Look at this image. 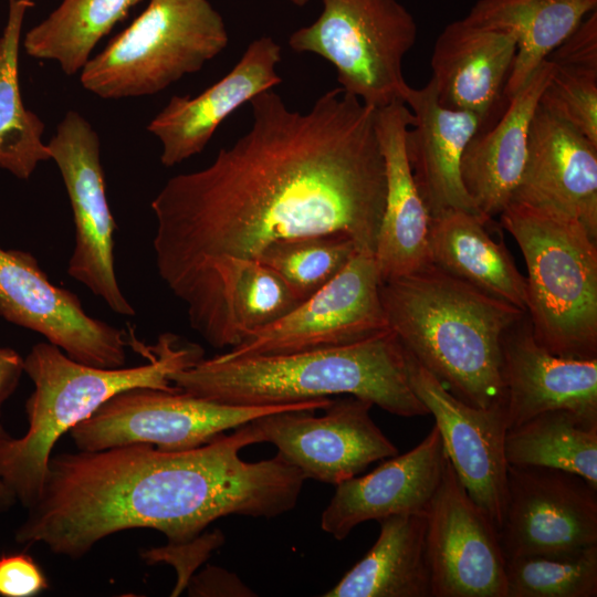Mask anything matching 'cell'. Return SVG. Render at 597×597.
I'll list each match as a JSON object with an SVG mask.
<instances>
[{
	"label": "cell",
	"mask_w": 597,
	"mask_h": 597,
	"mask_svg": "<svg viewBox=\"0 0 597 597\" xmlns=\"http://www.w3.org/2000/svg\"><path fill=\"white\" fill-rule=\"evenodd\" d=\"M447 453L440 432L404 454L388 458L371 472L338 483L321 516V527L345 540L359 524L401 514H425L441 481Z\"/></svg>",
	"instance_id": "obj_21"
},
{
	"label": "cell",
	"mask_w": 597,
	"mask_h": 597,
	"mask_svg": "<svg viewBox=\"0 0 597 597\" xmlns=\"http://www.w3.org/2000/svg\"><path fill=\"white\" fill-rule=\"evenodd\" d=\"M289 1L297 7H304L305 4L310 2V0H289Z\"/></svg>",
	"instance_id": "obj_40"
},
{
	"label": "cell",
	"mask_w": 597,
	"mask_h": 597,
	"mask_svg": "<svg viewBox=\"0 0 597 597\" xmlns=\"http://www.w3.org/2000/svg\"><path fill=\"white\" fill-rule=\"evenodd\" d=\"M553 66L538 105L597 145V67Z\"/></svg>",
	"instance_id": "obj_34"
},
{
	"label": "cell",
	"mask_w": 597,
	"mask_h": 597,
	"mask_svg": "<svg viewBox=\"0 0 597 597\" xmlns=\"http://www.w3.org/2000/svg\"><path fill=\"white\" fill-rule=\"evenodd\" d=\"M17 501L12 490L0 478V513L10 510Z\"/></svg>",
	"instance_id": "obj_39"
},
{
	"label": "cell",
	"mask_w": 597,
	"mask_h": 597,
	"mask_svg": "<svg viewBox=\"0 0 597 597\" xmlns=\"http://www.w3.org/2000/svg\"><path fill=\"white\" fill-rule=\"evenodd\" d=\"M332 398L287 405L243 407L214 402L187 392L153 388L122 391L69 432L82 451L148 443L166 450L205 444L261 416L292 409H324Z\"/></svg>",
	"instance_id": "obj_9"
},
{
	"label": "cell",
	"mask_w": 597,
	"mask_h": 597,
	"mask_svg": "<svg viewBox=\"0 0 597 597\" xmlns=\"http://www.w3.org/2000/svg\"><path fill=\"white\" fill-rule=\"evenodd\" d=\"M412 122V113L405 103L376 109V130L386 176L385 207L375 250L381 281L410 274L431 263L430 217L406 153V133Z\"/></svg>",
	"instance_id": "obj_24"
},
{
	"label": "cell",
	"mask_w": 597,
	"mask_h": 597,
	"mask_svg": "<svg viewBox=\"0 0 597 597\" xmlns=\"http://www.w3.org/2000/svg\"><path fill=\"white\" fill-rule=\"evenodd\" d=\"M223 542L220 532L202 533L197 538L166 546L145 549L140 553L142 558L148 564L166 562L177 569L178 579L171 596L179 595L188 586L193 570L203 563L210 553Z\"/></svg>",
	"instance_id": "obj_35"
},
{
	"label": "cell",
	"mask_w": 597,
	"mask_h": 597,
	"mask_svg": "<svg viewBox=\"0 0 597 597\" xmlns=\"http://www.w3.org/2000/svg\"><path fill=\"white\" fill-rule=\"evenodd\" d=\"M404 103L413 116L406 133V153L429 217L450 209L483 216L461 177L462 155L471 138L483 128L481 118L442 106L431 80L421 88L408 86Z\"/></svg>",
	"instance_id": "obj_22"
},
{
	"label": "cell",
	"mask_w": 597,
	"mask_h": 597,
	"mask_svg": "<svg viewBox=\"0 0 597 597\" xmlns=\"http://www.w3.org/2000/svg\"><path fill=\"white\" fill-rule=\"evenodd\" d=\"M282 48L271 36L253 40L218 82L196 96H172L147 130L161 144L160 161L176 166L200 154L219 125L254 96L277 86Z\"/></svg>",
	"instance_id": "obj_19"
},
{
	"label": "cell",
	"mask_w": 597,
	"mask_h": 597,
	"mask_svg": "<svg viewBox=\"0 0 597 597\" xmlns=\"http://www.w3.org/2000/svg\"><path fill=\"white\" fill-rule=\"evenodd\" d=\"M358 252L345 234H318L279 241L259 256L304 301L327 284Z\"/></svg>",
	"instance_id": "obj_33"
},
{
	"label": "cell",
	"mask_w": 597,
	"mask_h": 597,
	"mask_svg": "<svg viewBox=\"0 0 597 597\" xmlns=\"http://www.w3.org/2000/svg\"><path fill=\"white\" fill-rule=\"evenodd\" d=\"M511 202L576 220L597 241V145L538 105Z\"/></svg>",
	"instance_id": "obj_18"
},
{
	"label": "cell",
	"mask_w": 597,
	"mask_h": 597,
	"mask_svg": "<svg viewBox=\"0 0 597 597\" xmlns=\"http://www.w3.org/2000/svg\"><path fill=\"white\" fill-rule=\"evenodd\" d=\"M596 6L597 0H478L464 19L515 36L516 55L504 87L509 101Z\"/></svg>",
	"instance_id": "obj_28"
},
{
	"label": "cell",
	"mask_w": 597,
	"mask_h": 597,
	"mask_svg": "<svg viewBox=\"0 0 597 597\" xmlns=\"http://www.w3.org/2000/svg\"><path fill=\"white\" fill-rule=\"evenodd\" d=\"M189 596H253L235 574L223 568L208 566L188 583Z\"/></svg>",
	"instance_id": "obj_37"
},
{
	"label": "cell",
	"mask_w": 597,
	"mask_h": 597,
	"mask_svg": "<svg viewBox=\"0 0 597 597\" xmlns=\"http://www.w3.org/2000/svg\"><path fill=\"white\" fill-rule=\"evenodd\" d=\"M23 373L24 358L13 348L0 346V443L12 437L1 422L2 406L15 391Z\"/></svg>",
	"instance_id": "obj_38"
},
{
	"label": "cell",
	"mask_w": 597,
	"mask_h": 597,
	"mask_svg": "<svg viewBox=\"0 0 597 597\" xmlns=\"http://www.w3.org/2000/svg\"><path fill=\"white\" fill-rule=\"evenodd\" d=\"M322 6L313 23L290 35V48L328 61L339 87L368 106L404 103L409 85L402 60L418 33L410 12L398 0H322Z\"/></svg>",
	"instance_id": "obj_8"
},
{
	"label": "cell",
	"mask_w": 597,
	"mask_h": 597,
	"mask_svg": "<svg viewBox=\"0 0 597 597\" xmlns=\"http://www.w3.org/2000/svg\"><path fill=\"white\" fill-rule=\"evenodd\" d=\"M426 551L432 597H505L499 530L469 495L449 459L426 511Z\"/></svg>",
	"instance_id": "obj_15"
},
{
	"label": "cell",
	"mask_w": 597,
	"mask_h": 597,
	"mask_svg": "<svg viewBox=\"0 0 597 597\" xmlns=\"http://www.w3.org/2000/svg\"><path fill=\"white\" fill-rule=\"evenodd\" d=\"M249 104L248 132L151 201L156 268L178 298L216 261L256 260L279 241L345 234L375 255L386 197L376 108L342 87L307 112L273 88Z\"/></svg>",
	"instance_id": "obj_1"
},
{
	"label": "cell",
	"mask_w": 597,
	"mask_h": 597,
	"mask_svg": "<svg viewBox=\"0 0 597 597\" xmlns=\"http://www.w3.org/2000/svg\"><path fill=\"white\" fill-rule=\"evenodd\" d=\"M505 597L597 596V545L572 554L505 559Z\"/></svg>",
	"instance_id": "obj_32"
},
{
	"label": "cell",
	"mask_w": 597,
	"mask_h": 597,
	"mask_svg": "<svg viewBox=\"0 0 597 597\" xmlns=\"http://www.w3.org/2000/svg\"><path fill=\"white\" fill-rule=\"evenodd\" d=\"M229 43L209 0H149L146 9L80 72L105 100L154 95L196 73Z\"/></svg>",
	"instance_id": "obj_7"
},
{
	"label": "cell",
	"mask_w": 597,
	"mask_h": 597,
	"mask_svg": "<svg viewBox=\"0 0 597 597\" xmlns=\"http://www.w3.org/2000/svg\"><path fill=\"white\" fill-rule=\"evenodd\" d=\"M501 378L509 429L555 409L597 422V358L549 353L535 341L526 312L502 337Z\"/></svg>",
	"instance_id": "obj_20"
},
{
	"label": "cell",
	"mask_w": 597,
	"mask_h": 597,
	"mask_svg": "<svg viewBox=\"0 0 597 597\" xmlns=\"http://www.w3.org/2000/svg\"><path fill=\"white\" fill-rule=\"evenodd\" d=\"M388 327L453 396L486 408L505 401L501 342L525 311L432 263L381 281Z\"/></svg>",
	"instance_id": "obj_4"
},
{
	"label": "cell",
	"mask_w": 597,
	"mask_h": 597,
	"mask_svg": "<svg viewBox=\"0 0 597 597\" xmlns=\"http://www.w3.org/2000/svg\"><path fill=\"white\" fill-rule=\"evenodd\" d=\"M499 530L505 559L572 554L597 545V488L568 471L507 464Z\"/></svg>",
	"instance_id": "obj_13"
},
{
	"label": "cell",
	"mask_w": 597,
	"mask_h": 597,
	"mask_svg": "<svg viewBox=\"0 0 597 597\" xmlns=\"http://www.w3.org/2000/svg\"><path fill=\"white\" fill-rule=\"evenodd\" d=\"M179 300L190 326L217 348L239 345L302 302L269 266L232 256L211 264Z\"/></svg>",
	"instance_id": "obj_17"
},
{
	"label": "cell",
	"mask_w": 597,
	"mask_h": 597,
	"mask_svg": "<svg viewBox=\"0 0 597 597\" xmlns=\"http://www.w3.org/2000/svg\"><path fill=\"white\" fill-rule=\"evenodd\" d=\"M517 44L513 34L475 25L464 18L449 23L436 40L431 70L439 103L478 115L483 128L504 98Z\"/></svg>",
	"instance_id": "obj_23"
},
{
	"label": "cell",
	"mask_w": 597,
	"mask_h": 597,
	"mask_svg": "<svg viewBox=\"0 0 597 597\" xmlns=\"http://www.w3.org/2000/svg\"><path fill=\"white\" fill-rule=\"evenodd\" d=\"M147 356L143 365L102 368L73 360L49 342L32 346L24 357V373L34 386L25 401L28 429L0 443V478L24 507L40 496L53 448L64 433L122 391L179 390L169 376L197 364L203 349L164 333Z\"/></svg>",
	"instance_id": "obj_5"
},
{
	"label": "cell",
	"mask_w": 597,
	"mask_h": 597,
	"mask_svg": "<svg viewBox=\"0 0 597 597\" xmlns=\"http://www.w3.org/2000/svg\"><path fill=\"white\" fill-rule=\"evenodd\" d=\"M33 0H9L7 23L0 36V168L28 179L38 164L50 159L43 143L44 124L22 100L19 51L27 10Z\"/></svg>",
	"instance_id": "obj_29"
},
{
	"label": "cell",
	"mask_w": 597,
	"mask_h": 597,
	"mask_svg": "<svg viewBox=\"0 0 597 597\" xmlns=\"http://www.w3.org/2000/svg\"><path fill=\"white\" fill-rule=\"evenodd\" d=\"M410 386L436 420L458 479L500 530L506 506L505 401L486 408L453 396L405 349Z\"/></svg>",
	"instance_id": "obj_16"
},
{
	"label": "cell",
	"mask_w": 597,
	"mask_h": 597,
	"mask_svg": "<svg viewBox=\"0 0 597 597\" xmlns=\"http://www.w3.org/2000/svg\"><path fill=\"white\" fill-rule=\"evenodd\" d=\"M142 0H62L23 38L30 56L56 62L74 75L92 57L97 43Z\"/></svg>",
	"instance_id": "obj_31"
},
{
	"label": "cell",
	"mask_w": 597,
	"mask_h": 597,
	"mask_svg": "<svg viewBox=\"0 0 597 597\" xmlns=\"http://www.w3.org/2000/svg\"><path fill=\"white\" fill-rule=\"evenodd\" d=\"M553 64L545 60L507 101L500 119L479 130L461 159L464 188L478 210L493 219L510 205L525 164L527 136Z\"/></svg>",
	"instance_id": "obj_25"
},
{
	"label": "cell",
	"mask_w": 597,
	"mask_h": 597,
	"mask_svg": "<svg viewBox=\"0 0 597 597\" xmlns=\"http://www.w3.org/2000/svg\"><path fill=\"white\" fill-rule=\"evenodd\" d=\"M486 217L450 209L430 217L432 264L472 286L526 312V280L502 241L491 238Z\"/></svg>",
	"instance_id": "obj_26"
},
{
	"label": "cell",
	"mask_w": 597,
	"mask_h": 597,
	"mask_svg": "<svg viewBox=\"0 0 597 597\" xmlns=\"http://www.w3.org/2000/svg\"><path fill=\"white\" fill-rule=\"evenodd\" d=\"M48 588V578L31 555L23 552L0 555V596L34 597Z\"/></svg>",
	"instance_id": "obj_36"
},
{
	"label": "cell",
	"mask_w": 597,
	"mask_h": 597,
	"mask_svg": "<svg viewBox=\"0 0 597 597\" xmlns=\"http://www.w3.org/2000/svg\"><path fill=\"white\" fill-rule=\"evenodd\" d=\"M373 404L354 396L332 399L322 416L292 409L261 416L252 423L275 446L276 454L306 479L337 485L398 449L370 417Z\"/></svg>",
	"instance_id": "obj_12"
},
{
	"label": "cell",
	"mask_w": 597,
	"mask_h": 597,
	"mask_svg": "<svg viewBox=\"0 0 597 597\" xmlns=\"http://www.w3.org/2000/svg\"><path fill=\"white\" fill-rule=\"evenodd\" d=\"M375 255L356 252L342 271L224 357L287 354L358 342L388 329Z\"/></svg>",
	"instance_id": "obj_11"
},
{
	"label": "cell",
	"mask_w": 597,
	"mask_h": 597,
	"mask_svg": "<svg viewBox=\"0 0 597 597\" xmlns=\"http://www.w3.org/2000/svg\"><path fill=\"white\" fill-rule=\"evenodd\" d=\"M46 145L50 159L61 172L73 213L74 248L67 274L102 298L113 312L134 316L136 312L115 274L116 223L106 198L96 130L80 113L70 111Z\"/></svg>",
	"instance_id": "obj_10"
},
{
	"label": "cell",
	"mask_w": 597,
	"mask_h": 597,
	"mask_svg": "<svg viewBox=\"0 0 597 597\" xmlns=\"http://www.w3.org/2000/svg\"><path fill=\"white\" fill-rule=\"evenodd\" d=\"M507 464L559 469L597 488V422L565 409L544 411L506 432Z\"/></svg>",
	"instance_id": "obj_30"
},
{
	"label": "cell",
	"mask_w": 597,
	"mask_h": 597,
	"mask_svg": "<svg viewBox=\"0 0 597 597\" xmlns=\"http://www.w3.org/2000/svg\"><path fill=\"white\" fill-rule=\"evenodd\" d=\"M525 260L535 341L565 358H597V241L576 220L511 202L499 216Z\"/></svg>",
	"instance_id": "obj_6"
},
{
	"label": "cell",
	"mask_w": 597,
	"mask_h": 597,
	"mask_svg": "<svg viewBox=\"0 0 597 597\" xmlns=\"http://www.w3.org/2000/svg\"><path fill=\"white\" fill-rule=\"evenodd\" d=\"M0 316L41 334L78 363L102 368L126 363L125 332L90 316L76 294L50 282L30 252L0 248Z\"/></svg>",
	"instance_id": "obj_14"
},
{
	"label": "cell",
	"mask_w": 597,
	"mask_h": 597,
	"mask_svg": "<svg viewBox=\"0 0 597 597\" xmlns=\"http://www.w3.org/2000/svg\"><path fill=\"white\" fill-rule=\"evenodd\" d=\"M233 430L185 450L130 443L52 455L15 542L80 559L126 530H155L181 544L223 516L270 519L291 511L304 474L277 454L244 461L240 451L264 438L252 421Z\"/></svg>",
	"instance_id": "obj_2"
},
{
	"label": "cell",
	"mask_w": 597,
	"mask_h": 597,
	"mask_svg": "<svg viewBox=\"0 0 597 597\" xmlns=\"http://www.w3.org/2000/svg\"><path fill=\"white\" fill-rule=\"evenodd\" d=\"M367 554L323 596L432 597L426 513L392 515Z\"/></svg>",
	"instance_id": "obj_27"
},
{
	"label": "cell",
	"mask_w": 597,
	"mask_h": 597,
	"mask_svg": "<svg viewBox=\"0 0 597 597\" xmlns=\"http://www.w3.org/2000/svg\"><path fill=\"white\" fill-rule=\"evenodd\" d=\"M189 395L232 406H276L354 396L400 417L429 415L413 392L405 348L388 328L350 344L287 354L200 359L172 373Z\"/></svg>",
	"instance_id": "obj_3"
}]
</instances>
